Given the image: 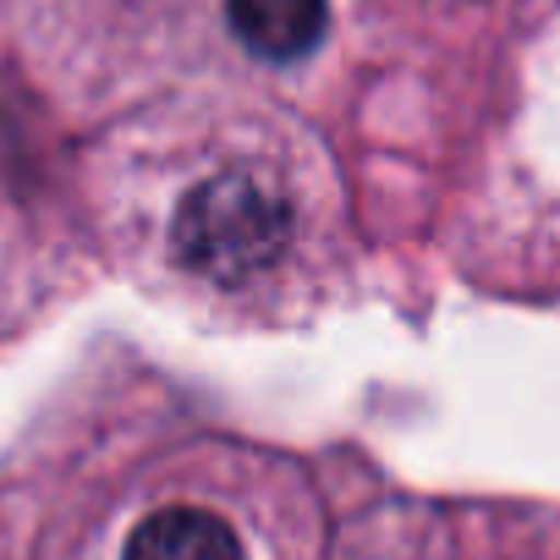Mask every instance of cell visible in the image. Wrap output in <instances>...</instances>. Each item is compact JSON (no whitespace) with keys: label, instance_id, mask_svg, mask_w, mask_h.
Returning <instances> with one entry per match:
<instances>
[{"label":"cell","instance_id":"obj_1","mask_svg":"<svg viewBox=\"0 0 560 560\" xmlns=\"http://www.w3.org/2000/svg\"><path fill=\"white\" fill-rule=\"evenodd\" d=\"M298 236V209L264 171H214L171 209V253L209 287H247Z\"/></svg>","mask_w":560,"mask_h":560},{"label":"cell","instance_id":"obj_2","mask_svg":"<svg viewBox=\"0 0 560 560\" xmlns=\"http://www.w3.org/2000/svg\"><path fill=\"white\" fill-rule=\"evenodd\" d=\"M121 560H247L231 522L203 505H165L127 533Z\"/></svg>","mask_w":560,"mask_h":560},{"label":"cell","instance_id":"obj_3","mask_svg":"<svg viewBox=\"0 0 560 560\" xmlns=\"http://www.w3.org/2000/svg\"><path fill=\"white\" fill-rule=\"evenodd\" d=\"M236 39L264 61H298L325 34V0H225Z\"/></svg>","mask_w":560,"mask_h":560}]
</instances>
